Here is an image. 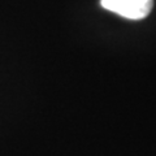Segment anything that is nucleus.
Wrapping results in <instances>:
<instances>
[{"label": "nucleus", "mask_w": 156, "mask_h": 156, "mask_svg": "<svg viewBox=\"0 0 156 156\" xmlns=\"http://www.w3.org/2000/svg\"><path fill=\"white\" fill-rule=\"evenodd\" d=\"M101 7L128 20L147 17L154 5V0H101Z\"/></svg>", "instance_id": "obj_1"}]
</instances>
